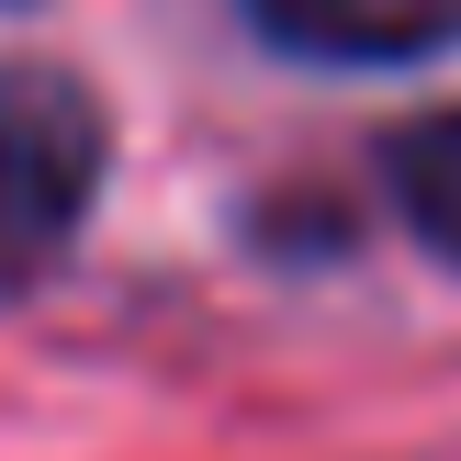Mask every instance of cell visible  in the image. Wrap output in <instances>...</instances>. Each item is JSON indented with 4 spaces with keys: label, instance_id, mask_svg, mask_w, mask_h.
<instances>
[{
    "label": "cell",
    "instance_id": "cell-1",
    "mask_svg": "<svg viewBox=\"0 0 461 461\" xmlns=\"http://www.w3.org/2000/svg\"><path fill=\"white\" fill-rule=\"evenodd\" d=\"M113 192V102L68 57H0V315L79 259Z\"/></svg>",
    "mask_w": 461,
    "mask_h": 461
},
{
    "label": "cell",
    "instance_id": "cell-2",
    "mask_svg": "<svg viewBox=\"0 0 461 461\" xmlns=\"http://www.w3.org/2000/svg\"><path fill=\"white\" fill-rule=\"evenodd\" d=\"M237 12L293 68H428V57H461V0H237Z\"/></svg>",
    "mask_w": 461,
    "mask_h": 461
},
{
    "label": "cell",
    "instance_id": "cell-3",
    "mask_svg": "<svg viewBox=\"0 0 461 461\" xmlns=\"http://www.w3.org/2000/svg\"><path fill=\"white\" fill-rule=\"evenodd\" d=\"M372 180L394 203V225L428 248L439 270H461V102H428L405 124L372 135Z\"/></svg>",
    "mask_w": 461,
    "mask_h": 461
}]
</instances>
